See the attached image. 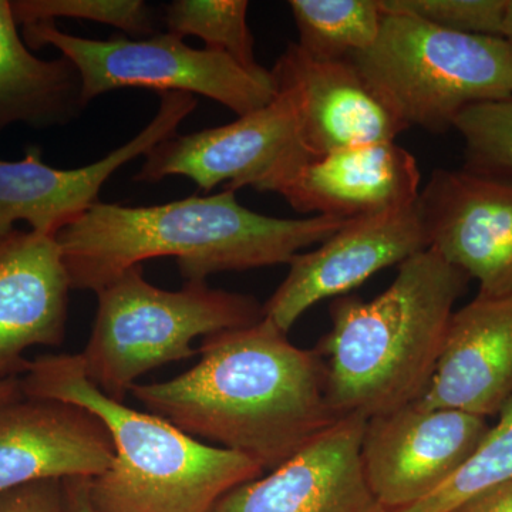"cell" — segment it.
Masks as SVG:
<instances>
[{
    "instance_id": "15",
    "label": "cell",
    "mask_w": 512,
    "mask_h": 512,
    "mask_svg": "<svg viewBox=\"0 0 512 512\" xmlns=\"http://www.w3.org/2000/svg\"><path fill=\"white\" fill-rule=\"evenodd\" d=\"M113 461L109 430L89 410L25 394L0 404V494L40 480L99 477Z\"/></svg>"
},
{
    "instance_id": "29",
    "label": "cell",
    "mask_w": 512,
    "mask_h": 512,
    "mask_svg": "<svg viewBox=\"0 0 512 512\" xmlns=\"http://www.w3.org/2000/svg\"><path fill=\"white\" fill-rule=\"evenodd\" d=\"M23 396L22 383L20 377L0 380V404L8 403L10 400L18 399Z\"/></svg>"
},
{
    "instance_id": "6",
    "label": "cell",
    "mask_w": 512,
    "mask_h": 512,
    "mask_svg": "<svg viewBox=\"0 0 512 512\" xmlns=\"http://www.w3.org/2000/svg\"><path fill=\"white\" fill-rule=\"evenodd\" d=\"M404 126L447 133L468 107L512 97V50L503 37L464 35L384 12L372 47L353 56Z\"/></svg>"
},
{
    "instance_id": "17",
    "label": "cell",
    "mask_w": 512,
    "mask_h": 512,
    "mask_svg": "<svg viewBox=\"0 0 512 512\" xmlns=\"http://www.w3.org/2000/svg\"><path fill=\"white\" fill-rule=\"evenodd\" d=\"M72 291L53 235L0 234V380L25 375L33 346H60Z\"/></svg>"
},
{
    "instance_id": "3",
    "label": "cell",
    "mask_w": 512,
    "mask_h": 512,
    "mask_svg": "<svg viewBox=\"0 0 512 512\" xmlns=\"http://www.w3.org/2000/svg\"><path fill=\"white\" fill-rule=\"evenodd\" d=\"M470 281L429 248L400 264L392 285L376 298L332 302V328L316 350L340 419L369 420L423 399L454 306Z\"/></svg>"
},
{
    "instance_id": "14",
    "label": "cell",
    "mask_w": 512,
    "mask_h": 512,
    "mask_svg": "<svg viewBox=\"0 0 512 512\" xmlns=\"http://www.w3.org/2000/svg\"><path fill=\"white\" fill-rule=\"evenodd\" d=\"M366 421L342 417L268 476L222 495L210 512H386L360 460Z\"/></svg>"
},
{
    "instance_id": "19",
    "label": "cell",
    "mask_w": 512,
    "mask_h": 512,
    "mask_svg": "<svg viewBox=\"0 0 512 512\" xmlns=\"http://www.w3.org/2000/svg\"><path fill=\"white\" fill-rule=\"evenodd\" d=\"M18 26L10 2L0 0V131L18 123L64 126L86 109L80 74L66 57L33 55Z\"/></svg>"
},
{
    "instance_id": "30",
    "label": "cell",
    "mask_w": 512,
    "mask_h": 512,
    "mask_svg": "<svg viewBox=\"0 0 512 512\" xmlns=\"http://www.w3.org/2000/svg\"><path fill=\"white\" fill-rule=\"evenodd\" d=\"M503 39L512 50V0H507L503 22Z\"/></svg>"
},
{
    "instance_id": "1",
    "label": "cell",
    "mask_w": 512,
    "mask_h": 512,
    "mask_svg": "<svg viewBox=\"0 0 512 512\" xmlns=\"http://www.w3.org/2000/svg\"><path fill=\"white\" fill-rule=\"evenodd\" d=\"M200 362L165 382L134 384L150 413L192 437L244 454L272 471L340 419L318 350L296 348L262 318L205 336Z\"/></svg>"
},
{
    "instance_id": "20",
    "label": "cell",
    "mask_w": 512,
    "mask_h": 512,
    "mask_svg": "<svg viewBox=\"0 0 512 512\" xmlns=\"http://www.w3.org/2000/svg\"><path fill=\"white\" fill-rule=\"evenodd\" d=\"M303 52L320 60H350L372 47L384 12L380 0H291Z\"/></svg>"
},
{
    "instance_id": "25",
    "label": "cell",
    "mask_w": 512,
    "mask_h": 512,
    "mask_svg": "<svg viewBox=\"0 0 512 512\" xmlns=\"http://www.w3.org/2000/svg\"><path fill=\"white\" fill-rule=\"evenodd\" d=\"M380 6L451 32L503 37L507 0H380Z\"/></svg>"
},
{
    "instance_id": "11",
    "label": "cell",
    "mask_w": 512,
    "mask_h": 512,
    "mask_svg": "<svg viewBox=\"0 0 512 512\" xmlns=\"http://www.w3.org/2000/svg\"><path fill=\"white\" fill-rule=\"evenodd\" d=\"M429 249L417 202L412 207L346 221L319 248L301 252L264 305V318L288 333L316 303L340 298L377 272Z\"/></svg>"
},
{
    "instance_id": "12",
    "label": "cell",
    "mask_w": 512,
    "mask_h": 512,
    "mask_svg": "<svg viewBox=\"0 0 512 512\" xmlns=\"http://www.w3.org/2000/svg\"><path fill=\"white\" fill-rule=\"evenodd\" d=\"M160 109L146 128L96 163L60 170L43 163L39 148H29L22 161L0 160V234L25 221L32 231L56 237L60 229L99 202L103 185L123 165L146 157L151 148L177 134L197 107L187 93L160 94Z\"/></svg>"
},
{
    "instance_id": "10",
    "label": "cell",
    "mask_w": 512,
    "mask_h": 512,
    "mask_svg": "<svg viewBox=\"0 0 512 512\" xmlns=\"http://www.w3.org/2000/svg\"><path fill=\"white\" fill-rule=\"evenodd\" d=\"M417 210L429 248L476 279L478 293L512 295V180L439 168Z\"/></svg>"
},
{
    "instance_id": "8",
    "label": "cell",
    "mask_w": 512,
    "mask_h": 512,
    "mask_svg": "<svg viewBox=\"0 0 512 512\" xmlns=\"http://www.w3.org/2000/svg\"><path fill=\"white\" fill-rule=\"evenodd\" d=\"M308 158L295 104L289 94L276 90L271 103L227 126L165 138L148 151L134 180L157 183L178 175L205 192L221 184L227 190L271 192Z\"/></svg>"
},
{
    "instance_id": "23",
    "label": "cell",
    "mask_w": 512,
    "mask_h": 512,
    "mask_svg": "<svg viewBox=\"0 0 512 512\" xmlns=\"http://www.w3.org/2000/svg\"><path fill=\"white\" fill-rule=\"evenodd\" d=\"M454 130L464 141V168L512 180V97L468 107Z\"/></svg>"
},
{
    "instance_id": "21",
    "label": "cell",
    "mask_w": 512,
    "mask_h": 512,
    "mask_svg": "<svg viewBox=\"0 0 512 512\" xmlns=\"http://www.w3.org/2000/svg\"><path fill=\"white\" fill-rule=\"evenodd\" d=\"M247 0H174L165 8L167 33L184 40L197 36L242 66L256 69L255 40L248 25Z\"/></svg>"
},
{
    "instance_id": "27",
    "label": "cell",
    "mask_w": 512,
    "mask_h": 512,
    "mask_svg": "<svg viewBox=\"0 0 512 512\" xmlns=\"http://www.w3.org/2000/svg\"><path fill=\"white\" fill-rule=\"evenodd\" d=\"M450 512H512V481L473 495Z\"/></svg>"
},
{
    "instance_id": "28",
    "label": "cell",
    "mask_w": 512,
    "mask_h": 512,
    "mask_svg": "<svg viewBox=\"0 0 512 512\" xmlns=\"http://www.w3.org/2000/svg\"><path fill=\"white\" fill-rule=\"evenodd\" d=\"M89 480L84 477L62 480V512H99L90 501Z\"/></svg>"
},
{
    "instance_id": "5",
    "label": "cell",
    "mask_w": 512,
    "mask_h": 512,
    "mask_svg": "<svg viewBox=\"0 0 512 512\" xmlns=\"http://www.w3.org/2000/svg\"><path fill=\"white\" fill-rule=\"evenodd\" d=\"M92 335L80 353L94 386L123 402L137 379L168 363L197 355L192 340L255 325L264 305L254 296L187 282L165 291L144 278L136 265L96 292Z\"/></svg>"
},
{
    "instance_id": "16",
    "label": "cell",
    "mask_w": 512,
    "mask_h": 512,
    "mask_svg": "<svg viewBox=\"0 0 512 512\" xmlns=\"http://www.w3.org/2000/svg\"><path fill=\"white\" fill-rule=\"evenodd\" d=\"M420 183L413 154L386 141L308 158L271 192L303 214L350 221L412 207L419 200Z\"/></svg>"
},
{
    "instance_id": "7",
    "label": "cell",
    "mask_w": 512,
    "mask_h": 512,
    "mask_svg": "<svg viewBox=\"0 0 512 512\" xmlns=\"http://www.w3.org/2000/svg\"><path fill=\"white\" fill-rule=\"evenodd\" d=\"M22 33L26 45L56 47L73 63L82 80L86 107L114 90L147 89L160 94H200L242 117L276 96L274 76L264 67L249 69L217 50L192 49L170 33L143 39H84L62 32L55 22L25 25Z\"/></svg>"
},
{
    "instance_id": "9",
    "label": "cell",
    "mask_w": 512,
    "mask_h": 512,
    "mask_svg": "<svg viewBox=\"0 0 512 512\" xmlns=\"http://www.w3.org/2000/svg\"><path fill=\"white\" fill-rule=\"evenodd\" d=\"M488 430L484 417L419 402L372 417L360 446L367 484L384 511L409 507L447 483Z\"/></svg>"
},
{
    "instance_id": "4",
    "label": "cell",
    "mask_w": 512,
    "mask_h": 512,
    "mask_svg": "<svg viewBox=\"0 0 512 512\" xmlns=\"http://www.w3.org/2000/svg\"><path fill=\"white\" fill-rule=\"evenodd\" d=\"M20 383L26 397L76 404L109 430L114 461L89 480L99 512H210L229 490L265 473L244 454L202 443L163 417L106 396L87 377L80 355L30 360Z\"/></svg>"
},
{
    "instance_id": "26",
    "label": "cell",
    "mask_w": 512,
    "mask_h": 512,
    "mask_svg": "<svg viewBox=\"0 0 512 512\" xmlns=\"http://www.w3.org/2000/svg\"><path fill=\"white\" fill-rule=\"evenodd\" d=\"M0 512H62V480H40L0 494Z\"/></svg>"
},
{
    "instance_id": "2",
    "label": "cell",
    "mask_w": 512,
    "mask_h": 512,
    "mask_svg": "<svg viewBox=\"0 0 512 512\" xmlns=\"http://www.w3.org/2000/svg\"><path fill=\"white\" fill-rule=\"evenodd\" d=\"M237 191L126 207L96 202L56 234L70 286L97 292L131 266L177 259L187 282L220 272L286 264L343 227L338 218L266 217L237 201Z\"/></svg>"
},
{
    "instance_id": "24",
    "label": "cell",
    "mask_w": 512,
    "mask_h": 512,
    "mask_svg": "<svg viewBox=\"0 0 512 512\" xmlns=\"http://www.w3.org/2000/svg\"><path fill=\"white\" fill-rule=\"evenodd\" d=\"M18 25L83 19L123 30L143 39L154 35L156 15L143 0H15L10 2Z\"/></svg>"
},
{
    "instance_id": "22",
    "label": "cell",
    "mask_w": 512,
    "mask_h": 512,
    "mask_svg": "<svg viewBox=\"0 0 512 512\" xmlns=\"http://www.w3.org/2000/svg\"><path fill=\"white\" fill-rule=\"evenodd\" d=\"M512 481V399L480 446L439 490L409 507L386 512H450L478 493Z\"/></svg>"
},
{
    "instance_id": "18",
    "label": "cell",
    "mask_w": 512,
    "mask_h": 512,
    "mask_svg": "<svg viewBox=\"0 0 512 512\" xmlns=\"http://www.w3.org/2000/svg\"><path fill=\"white\" fill-rule=\"evenodd\" d=\"M511 399L512 295L477 293L451 316L436 373L419 403L487 419Z\"/></svg>"
},
{
    "instance_id": "13",
    "label": "cell",
    "mask_w": 512,
    "mask_h": 512,
    "mask_svg": "<svg viewBox=\"0 0 512 512\" xmlns=\"http://www.w3.org/2000/svg\"><path fill=\"white\" fill-rule=\"evenodd\" d=\"M271 73L276 90L295 104L302 143L312 157L396 141L407 130L352 60L315 59L292 43Z\"/></svg>"
}]
</instances>
